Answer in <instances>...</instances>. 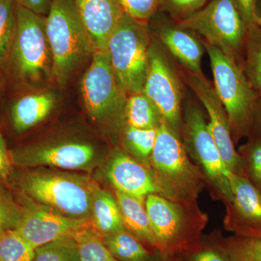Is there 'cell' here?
I'll use <instances>...</instances> for the list:
<instances>
[{
	"instance_id": "cell-25",
	"label": "cell",
	"mask_w": 261,
	"mask_h": 261,
	"mask_svg": "<svg viewBox=\"0 0 261 261\" xmlns=\"http://www.w3.org/2000/svg\"><path fill=\"white\" fill-rule=\"evenodd\" d=\"M156 136L157 129H140L126 125L122 133V145L127 153L149 169Z\"/></svg>"
},
{
	"instance_id": "cell-24",
	"label": "cell",
	"mask_w": 261,
	"mask_h": 261,
	"mask_svg": "<svg viewBox=\"0 0 261 261\" xmlns=\"http://www.w3.org/2000/svg\"><path fill=\"white\" fill-rule=\"evenodd\" d=\"M242 68L252 88L261 97V27L258 24L247 28Z\"/></svg>"
},
{
	"instance_id": "cell-43",
	"label": "cell",
	"mask_w": 261,
	"mask_h": 261,
	"mask_svg": "<svg viewBox=\"0 0 261 261\" xmlns=\"http://www.w3.org/2000/svg\"><path fill=\"white\" fill-rule=\"evenodd\" d=\"M149 261H151V259H150V260H149Z\"/></svg>"
},
{
	"instance_id": "cell-33",
	"label": "cell",
	"mask_w": 261,
	"mask_h": 261,
	"mask_svg": "<svg viewBox=\"0 0 261 261\" xmlns=\"http://www.w3.org/2000/svg\"><path fill=\"white\" fill-rule=\"evenodd\" d=\"M178 260L231 261L219 239L208 241L202 238Z\"/></svg>"
},
{
	"instance_id": "cell-15",
	"label": "cell",
	"mask_w": 261,
	"mask_h": 261,
	"mask_svg": "<svg viewBox=\"0 0 261 261\" xmlns=\"http://www.w3.org/2000/svg\"><path fill=\"white\" fill-rule=\"evenodd\" d=\"M232 192L226 203L224 227L239 236L256 238L261 233V192L245 176L226 171Z\"/></svg>"
},
{
	"instance_id": "cell-21",
	"label": "cell",
	"mask_w": 261,
	"mask_h": 261,
	"mask_svg": "<svg viewBox=\"0 0 261 261\" xmlns=\"http://www.w3.org/2000/svg\"><path fill=\"white\" fill-rule=\"evenodd\" d=\"M90 221L92 227L102 237L126 230L116 197L99 186L92 197Z\"/></svg>"
},
{
	"instance_id": "cell-22",
	"label": "cell",
	"mask_w": 261,
	"mask_h": 261,
	"mask_svg": "<svg viewBox=\"0 0 261 261\" xmlns=\"http://www.w3.org/2000/svg\"><path fill=\"white\" fill-rule=\"evenodd\" d=\"M124 119L128 126L140 129H157L163 118L155 105L142 92L127 97Z\"/></svg>"
},
{
	"instance_id": "cell-35",
	"label": "cell",
	"mask_w": 261,
	"mask_h": 261,
	"mask_svg": "<svg viewBox=\"0 0 261 261\" xmlns=\"http://www.w3.org/2000/svg\"><path fill=\"white\" fill-rule=\"evenodd\" d=\"M208 0H161V7L173 16L185 18L205 6Z\"/></svg>"
},
{
	"instance_id": "cell-20",
	"label": "cell",
	"mask_w": 261,
	"mask_h": 261,
	"mask_svg": "<svg viewBox=\"0 0 261 261\" xmlns=\"http://www.w3.org/2000/svg\"><path fill=\"white\" fill-rule=\"evenodd\" d=\"M56 105L53 93L28 94L18 99L12 108V121L15 130L24 132L44 121Z\"/></svg>"
},
{
	"instance_id": "cell-39",
	"label": "cell",
	"mask_w": 261,
	"mask_h": 261,
	"mask_svg": "<svg viewBox=\"0 0 261 261\" xmlns=\"http://www.w3.org/2000/svg\"><path fill=\"white\" fill-rule=\"evenodd\" d=\"M255 133L254 136L261 137V97L257 100L256 109L254 115L253 125H252V133Z\"/></svg>"
},
{
	"instance_id": "cell-12",
	"label": "cell",
	"mask_w": 261,
	"mask_h": 261,
	"mask_svg": "<svg viewBox=\"0 0 261 261\" xmlns=\"http://www.w3.org/2000/svg\"><path fill=\"white\" fill-rule=\"evenodd\" d=\"M23 216L15 231L34 249L92 225L91 221L67 217L21 193Z\"/></svg>"
},
{
	"instance_id": "cell-26",
	"label": "cell",
	"mask_w": 261,
	"mask_h": 261,
	"mask_svg": "<svg viewBox=\"0 0 261 261\" xmlns=\"http://www.w3.org/2000/svg\"><path fill=\"white\" fill-rule=\"evenodd\" d=\"M72 237L78 245L81 261H118L103 243L102 235L92 225L77 230Z\"/></svg>"
},
{
	"instance_id": "cell-8",
	"label": "cell",
	"mask_w": 261,
	"mask_h": 261,
	"mask_svg": "<svg viewBox=\"0 0 261 261\" xmlns=\"http://www.w3.org/2000/svg\"><path fill=\"white\" fill-rule=\"evenodd\" d=\"M178 25L200 34L204 42L243 65L247 28L233 0H211Z\"/></svg>"
},
{
	"instance_id": "cell-23",
	"label": "cell",
	"mask_w": 261,
	"mask_h": 261,
	"mask_svg": "<svg viewBox=\"0 0 261 261\" xmlns=\"http://www.w3.org/2000/svg\"><path fill=\"white\" fill-rule=\"evenodd\" d=\"M102 241L118 261H149L152 257L145 245L127 230L102 237Z\"/></svg>"
},
{
	"instance_id": "cell-16",
	"label": "cell",
	"mask_w": 261,
	"mask_h": 261,
	"mask_svg": "<svg viewBox=\"0 0 261 261\" xmlns=\"http://www.w3.org/2000/svg\"><path fill=\"white\" fill-rule=\"evenodd\" d=\"M106 176L115 191L142 200L151 194L159 195L148 168L126 152L117 150L113 154L106 167Z\"/></svg>"
},
{
	"instance_id": "cell-37",
	"label": "cell",
	"mask_w": 261,
	"mask_h": 261,
	"mask_svg": "<svg viewBox=\"0 0 261 261\" xmlns=\"http://www.w3.org/2000/svg\"><path fill=\"white\" fill-rule=\"evenodd\" d=\"M13 164L10 151L7 148L6 142L0 134V182L4 183L12 174Z\"/></svg>"
},
{
	"instance_id": "cell-4",
	"label": "cell",
	"mask_w": 261,
	"mask_h": 261,
	"mask_svg": "<svg viewBox=\"0 0 261 261\" xmlns=\"http://www.w3.org/2000/svg\"><path fill=\"white\" fill-rule=\"evenodd\" d=\"M46 32L53 56V78L64 85L81 63L95 51L75 0H53L46 16Z\"/></svg>"
},
{
	"instance_id": "cell-28",
	"label": "cell",
	"mask_w": 261,
	"mask_h": 261,
	"mask_svg": "<svg viewBox=\"0 0 261 261\" xmlns=\"http://www.w3.org/2000/svg\"><path fill=\"white\" fill-rule=\"evenodd\" d=\"M32 261H81L78 245L73 237H63L36 248Z\"/></svg>"
},
{
	"instance_id": "cell-17",
	"label": "cell",
	"mask_w": 261,
	"mask_h": 261,
	"mask_svg": "<svg viewBox=\"0 0 261 261\" xmlns=\"http://www.w3.org/2000/svg\"><path fill=\"white\" fill-rule=\"evenodd\" d=\"M77 11L95 51L107 50L123 11L120 0H75Z\"/></svg>"
},
{
	"instance_id": "cell-44",
	"label": "cell",
	"mask_w": 261,
	"mask_h": 261,
	"mask_svg": "<svg viewBox=\"0 0 261 261\" xmlns=\"http://www.w3.org/2000/svg\"><path fill=\"white\" fill-rule=\"evenodd\" d=\"M177 261H181V260H177Z\"/></svg>"
},
{
	"instance_id": "cell-31",
	"label": "cell",
	"mask_w": 261,
	"mask_h": 261,
	"mask_svg": "<svg viewBox=\"0 0 261 261\" xmlns=\"http://www.w3.org/2000/svg\"><path fill=\"white\" fill-rule=\"evenodd\" d=\"M243 162L244 176L261 192V137L251 140L239 149Z\"/></svg>"
},
{
	"instance_id": "cell-41",
	"label": "cell",
	"mask_w": 261,
	"mask_h": 261,
	"mask_svg": "<svg viewBox=\"0 0 261 261\" xmlns=\"http://www.w3.org/2000/svg\"><path fill=\"white\" fill-rule=\"evenodd\" d=\"M255 239H257V240H260V241H261V233H259V234L257 235V236L256 237V238H255Z\"/></svg>"
},
{
	"instance_id": "cell-1",
	"label": "cell",
	"mask_w": 261,
	"mask_h": 261,
	"mask_svg": "<svg viewBox=\"0 0 261 261\" xmlns=\"http://www.w3.org/2000/svg\"><path fill=\"white\" fill-rule=\"evenodd\" d=\"M149 170L159 195L173 202H196L207 184L190 160L179 134L163 119L157 128Z\"/></svg>"
},
{
	"instance_id": "cell-11",
	"label": "cell",
	"mask_w": 261,
	"mask_h": 261,
	"mask_svg": "<svg viewBox=\"0 0 261 261\" xmlns=\"http://www.w3.org/2000/svg\"><path fill=\"white\" fill-rule=\"evenodd\" d=\"M142 92L158 108L163 120L180 135L182 87L179 76L159 43L152 42Z\"/></svg>"
},
{
	"instance_id": "cell-3",
	"label": "cell",
	"mask_w": 261,
	"mask_h": 261,
	"mask_svg": "<svg viewBox=\"0 0 261 261\" xmlns=\"http://www.w3.org/2000/svg\"><path fill=\"white\" fill-rule=\"evenodd\" d=\"M97 182L80 173L36 170L24 174L19 187L23 195L67 217L90 221Z\"/></svg>"
},
{
	"instance_id": "cell-6",
	"label": "cell",
	"mask_w": 261,
	"mask_h": 261,
	"mask_svg": "<svg viewBox=\"0 0 261 261\" xmlns=\"http://www.w3.org/2000/svg\"><path fill=\"white\" fill-rule=\"evenodd\" d=\"M7 65L17 80L29 85L53 77L46 16L17 5L16 30Z\"/></svg>"
},
{
	"instance_id": "cell-38",
	"label": "cell",
	"mask_w": 261,
	"mask_h": 261,
	"mask_svg": "<svg viewBox=\"0 0 261 261\" xmlns=\"http://www.w3.org/2000/svg\"><path fill=\"white\" fill-rule=\"evenodd\" d=\"M53 0H16L17 5L38 15L47 16Z\"/></svg>"
},
{
	"instance_id": "cell-9",
	"label": "cell",
	"mask_w": 261,
	"mask_h": 261,
	"mask_svg": "<svg viewBox=\"0 0 261 261\" xmlns=\"http://www.w3.org/2000/svg\"><path fill=\"white\" fill-rule=\"evenodd\" d=\"M183 143L189 156L196 163L211 187L215 197L228 203L232 192L219 149L207 126L205 117L200 108L189 104L185 108L181 126Z\"/></svg>"
},
{
	"instance_id": "cell-14",
	"label": "cell",
	"mask_w": 261,
	"mask_h": 261,
	"mask_svg": "<svg viewBox=\"0 0 261 261\" xmlns=\"http://www.w3.org/2000/svg\"><path fill=\"white\" fill-rule=\"evenodd\" d=\"M186 80L205 108L209 118L208 129L225 166L228 171L244 176L243 162L235 149L227 114L214 87L202 73L195 75L187 73Z\"/></svg>"
},
{
	"instance_id": "cell-10",
	"label": "cell",
	"mask_w": 261,
	"mask_h": 261,
	"mask_svg": "<svg viewBox=\"0 0 261 261\" xmlns=\"http://www.w3.org/2000/svg\"><path fill=\"white\" fill-rule=\"evenodd\" d=\"M86 108L99 122L116 121L124 118L127 96L122 90L106 51H95L92 61L82 82Z\"/></svg>"
},
{
	"instance_id": "cell-13",
	"label": "cell",
	"mask_w": 261,
	"mask_h": 261,
	"mask_svg": "<svg viewBox=\"0 0 261 261\" xmlns=\"http://www.w3.org/2000/svg\"><path fill=\"white\" fill-rule=\"evenodd\" d=\"M10 155L13 166L18 167L87 171L95 163L96 151L89 144L66 142L20 147L10 151Z\"/></svg>"
},
{
	"instance_id": "cell-42",
	"label": "cell",
	"mask_w": 261,
	"mask_h": 261,
	"mask_svg": "<svg viewBox=\"0 0 261 261\" xmlns=\"http://www.w3.org/2000/svg\"><path fill=\"white\" fill-rule=\"evenodd\" d=\"M0 98H1V84H0Z\"/></svg>"
},
{
	"instance_id": "cell-19",
	"label": "cell",
	"mask_w": 261,
	"mask_h": 261,
	"mask_svg": "<svg viewBox=\"0 0 261 261\" xmlns=\"http://www.w3.org/2000/svg\"><path fill=\"white\" fill-rule=\"evenodd\" d=\"M125 228L144 245L158 251V243L145 206V200L115 191Z\"/></svg>"
},
{
	"instance_id": "cell-34",
	"label": "cell",
	"mask_w": 261,
	"mask_h": 261,
	"mask_svg": "<svg viewBox=\"0 0 261 261\" xmlns=\"http://www.w3.org/2000/svg\"><path fill=\"white\" fill-rule=\"evenodd\" d=\"M120 3L125 13L146 23L161 7V0H120Z\"/></svg>"
},
{
	"instance_id": "cell-2",
	"label": "cell",
	"mask_w": 261,
	"mask_h": 261,
	"mask_svg": "<svg viewBox=\"0 0 261 261\" xmlns=\"http://www.w3.org/2000/svg\"><path fill=\"white\" fill-rule=\"evenodd\" d=\"M195 203L173 202L158 194L146 197V209L163 261L179 260L200 240L207 219Z\"/></svg>"
},
{
	"instance_id": "cell-40",
	"label": "cell",
	"mask_w": 261,
	"mask_h": 261,
	"mask_svg": "<svg viewBox=\"0 0 261 261\" xmlns=\"http://www.w3.org/2000/svg\"><path fill=\"white\" fill-rule=\"evenodd\" d=\"M256 18L257 24L261 27V0H257Z\"/></svg>"
},
{
	"instance_id": "cell-27",
	"label": "cell",
	"mask_w": 261,
	"mask_h": 261,
	"mask_svg": "<svg viewBox=\"0 0 261 261\" xmlns=\"http://www.w3.org/2000/svg\"><path fill=\"white\" fill-rule=\"evenodd\" d=\"M16 0H0V68L7 65L16 30Z\"/></svg>"
},
{
	"instance_id": "cell-36",
	"label": "cell",
	"mask_w": 261,
	"mask_h": 261,
	"mask_svg": "<svg viewBox=\"0 0 261 261\" xmlns=\"http://www.w3.org/2000/svg\"><path fill=\"white\" fill-rule=\"evenodd\" d=\"M247 28L257 24V0H233Z\"/></svg>"
},
{
	"instance_id": "cell-7",
	"label": "cell",
	"mask_w": 261,
	"mask_h": 261,
	"mask_svg": "<svg viewBox=\"0 0 261 261\" xmlns=\"http://www.w3.org/2000/svg\"><path fill=\"white\" fill-rule=\"evenodd\" d=\"M151 43L145 22L124 12L110 38L107 51L117 81L127 97L143 90Z\"/></svg>"
},
{
	"instance_id": "cell-32",
	"label": "cell",
	"mask_w": 261,
	"mask_h": 261,
	"mask_svg": "<svg viewBox=\"0 0 261 261\" xmlns=\"http://www.w3.org/2000/svg\"><path fill=\"white\" fill-rule=\"evenodd\" d=\"M23 216L21 205L15 200L11 192L0 182V234L15 230Z\"/></svg>"
},
{
	"instance_id": "cell-5",
	"label": "cell",
	"mask_w": 261,
	"mask_h": 261,
	"mask_svg": "<svg viewBox=\"0 0 261 261\" xmlns=\"http://www.w3.org/2000/svg\"><path fill=\"white\" fill-rule=\"evenodd\" d=\"M202 44L210 59L214 88L227 114L233 140L251 135L258 96L235 60L207 43Z\"/></svg>"
},
{
	"instance_id": "cell-29",
	"label": "cell",
	"mask_w": 261,
	"mask_h": 261,
	"mask_svg": "<svg viewBox=\"0 0 261 261\" xmlns=\"http://www.w3.org/2000/svg\"><path fill=\"white\" fill-rule=\"evenodd\" d=\"M231 261H261V241L234 234L219 239Z\"/></svg>"
},
{
	"instance_id": "cell-30",
	"label": "cell",
	"mask_w": 261,
	"mask_h": 261,
	"mask_svg": "<svg viewBox=\"0 0 261 261\" xmlns=\"http://www.w3.org/2000/svg\"><path fill=\"white\" fill-rule=\"evenodd\" d=\"M35 249L15 230L0 234V261H32Z\"/></svg>"
},
{
	"instance_id": "cell-18",
	"label": "cell",
	"mask_w": 261,
	"mask_h": 261,
	"mask_svg": "<svg viewBox=\"0 0 261 261\" xmlns=\"http://www.w3.org/2000/svg\"><path fill=\"white\" fill-rule=\"evenodd\" d=\"M194 34L178 25H162L159 31L160 42L187 73L200 75L202 73L201 63L205 47Z\"/></svg>"
}]
</instances>
